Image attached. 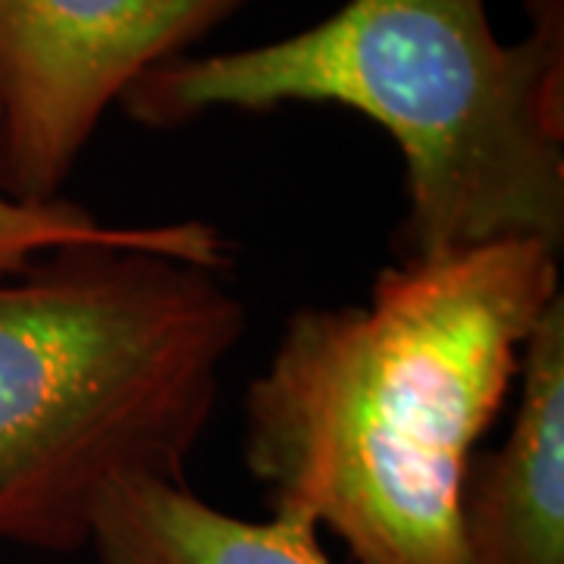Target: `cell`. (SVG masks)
<instances>
[{
    "mask_svg": "<svg viewBox=\"0 0 564 564\" xmlns=\"http://www.w3.org/2000/svg\"><path fill=\"white\" fill-rule=\"evenodd\" d=\"M558 254L467 245L386 267L361 304L299 307L245 392V467L273 514L358 564H467V470L562 295Z\"/></svg>",
    "mask_w": 564,
    "mask_h": 564,
    "instance_id": "obj_1",
    "label": "cell"
},
{
    "mask_svg": "<svg viewBox=\"0 0 564 564\" xmlns=\"http://www.w3.org/2000/svg\"><path fill=\"white\" fill-rule=\"evenodd\" d=\"M502 44L486 0H348L289 39L176 57L120 107L148 129L210 110L336 104L383 126L404 161L399 261L536 239L564 245V0H527Z\"/></svg>",
    "mask_w": 564,
    "mask_h": 564,
    "instance_id": "obj_2",
    "label": "cell"
},
{
    "mask_svg": "<svg viewBox=\"0 0 564 564\" xmlns=\"http://www.w3.org/2000/svg\"><path fill=\"white\" fill-rule=\"evenodd\" d=\"M248 326L223 270L57 248L0 280V543L73 552L126 484H185Z\"/></svg>",
    "mask_w": 564,
    "mask_h": 564,
    "instance_id": "obj_3",
    "label": "cell"
},
{
    "mask_svg": "<svg viewBox=\"0 0 564 564\" xmlns=\"http://www.w3.org/2000/svg\"><path fill=\"white\" fill-rule=\"evenodd\" d=\"M248 0H0V195L61 202L110 104Z\"/></svg>",
    "mask_w": 564,
    "mask_h": 564,
    "instance_id": "obj_4",
    "label": "cell"
},
{
    "mask_svg": "<svg viewBox=\"0 0 564 564\" xmlns=\"http://www.w3.org/2000/svg\"><path fill=\"white\" fill-rule=\"evenodd\" d=\"M521 402L502 448L474 458L462 502L467 564H564V299L521 355Z\"/></svg>",
    "mask_w": 564,
    "mask_h": 564,
    "instance_id": "obj_5",
    "label": "cell"
},
{
    "mask_svg": "<svg viewBox=\"0 0 564 564\" xmlns=\"http://www.w3.org/2000/svg\"><path fill=\"white\" fill-rule=\"evenodd\" d=\"M88 545L101 564H333L307 521H242L185 484L117 486Z\"/></svg>",
    "mask_w": 564,
    "mask_h": 564,
    "instance_id": "obj_6",
    "label": "cell"
},
{
    "mask_svg": "<svg viewBox=\"0 0 564 564\" xmlns=\"http://www.w3.org/2000/svg\"><path fill=\"white\" fill-rule=\"evenodd\" d=\"M73 245L135 248L207 270H226L229 248L210 223H161V226H113L79 204H17L0 195V280L20 276L32 263Z\"/></svg>",
    "mask_w": 564,
    "mask_h": 564,
    "instance_id": "obj_7",
    "label": "cell"
}]
</instances>
